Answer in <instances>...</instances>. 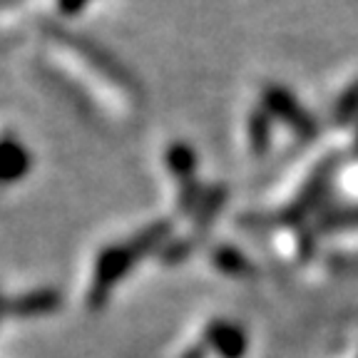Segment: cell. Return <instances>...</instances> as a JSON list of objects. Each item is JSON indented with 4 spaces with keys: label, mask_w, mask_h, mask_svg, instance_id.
Masks as SVG:
<instances>
[{
    "label": "cell",
    "mask_w": 358,
    "mask_h": 358,
    "mask_svg": "<svg viewBox=\"0 0 358 358\" xmlns=\"http://www.w3.org/2000/svg\"><path fill=\"white\" fill-rule=\"evenodd\" d=\"M172 227L162 214L97 239L78 264L73 301L85 313L102 311L132 276L140 274L142 266H159Z\"/></svg>",
    "instance_id": "6da1fadb"
},
{
    "label": "cell",
    "mask_w": 358,
    "mask_h": 358,
    "mask_svg": "<svg viewBox=\"0 0 358 358\" xmlns=\"http://www.w3.org/2000/svg\"><path fill=\"white\" fill-rule=\"evenodd\" d=\"M45 48L57 75H65L70 87L85 97V105L100 110L107 122L124 124L137 117L142 105V100H137L140 90L124 67L117 65L115 57L105 55L102 48L60 28L48 30Z\"/></svg>",
    "instance_id": "7a4b0ae2"
},
{
    "label": "cell",
    "mask_w": 358,
    "mask_h": 358,
    "mask_svg": "<svg viewBox=\"0 0 358 358\" xmlns=\"http://www.w3.org/2000/svg\"><path fill=\"white\" fill-rule=\"evenodd\" d=\"M252 336L236 316L201 313L174 338L167 358H249Z\"/></svg>",
    "instance_id": "3957f363"
},
{
    "label": "cell",
    "mask_w": 358,
    "mask_h": 358,
    "mask_svg": "<svg viewBox=\"0 0 358 358\" xmlns=\"http://www.w3.org/2000/svg\"><path fill=\"white\" fill-rule=\"evenodd\" d=\"M60 308V294L48 284H22L6 296V329L48 319Z\"/></svg>",
    "instance_id": "277c9868"
},
{
    "label": "cell",
    "mask_w": 358,
    "mask_h": 358,
    "mask_svg": "<svg viewBox=\"0 0 358 358\" xmlns=\"http://www.w3.org/2000/svg\"><path fill=\"white\" fill-rule=\"evenodd\" d=\"M209 264L217 274L229 276V279H244V276H252L257 271L252 257L241 249V246L231 244V241H219L217 246H212L209 252Z\"/></svg>",
    "instance_id": "5b68a950"
},
{
    "label": "cell",
    "mask_w": 358,
    "mask_h": 358,
    "mask_svg": "<svg viewBox=\"0 0 358 358\" xmlns=\"http://www.w3.org/2000/svg\"><path fill=\"white\" fill-rule=\"evenodd\" d=\"M30 167H33V157L25 150V145L17 142L10 132L3 134V185L10 187L22 182Z\"/></svg>",
    "instance_id": "8992f818"
},
{
    "label": "cell",
    "mask_w": 358,
    "mask_h": 358,
    "mask_svg": "<svg viewBox=\"0 0 358 358\" xmlns=\"http://www.w3.org/2000/svg\"><path fill=\"white\" fill-rule=\"evenodd\" d=\"M329 358H358V326L343 338V343Z\"/></svg>",
    "instance_id": "52a82bcc"
},
{
    "label": "cell",
    "mask_w": 358,
    "mask_h": 358,
    "mask_svg": "<svg viewBox=\"0 0 358 358\" xmlns=\"http://www.w3.org/2000/svg\"><path fill=\"white\" fill-rule=\"evenodd\" d=\"M57 10L62 13V15H75V13H80L85 6H87V0H55Z\"/></svg>",
    "instance_id": "ba28073f"
}]
</instances>
